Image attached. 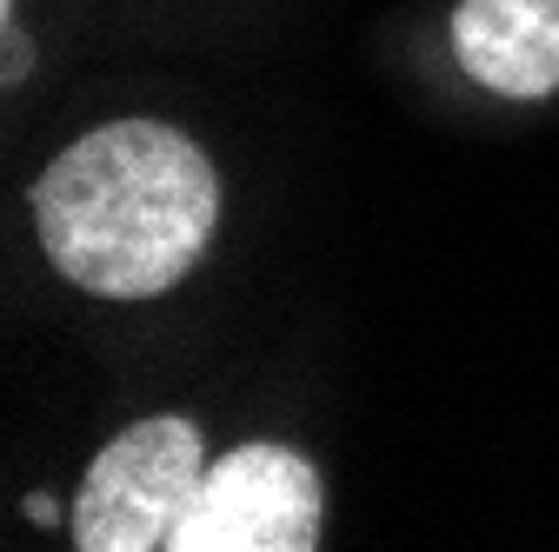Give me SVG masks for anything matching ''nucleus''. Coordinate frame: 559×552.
<instances>
[{
    "instance_id": "obj_3",
    "label": "nucleus",
    "mask_w": 559,
    "mask_h": 552,
    "mask_svg": "<svg viewBox=\"0 0 559 552\" xmlns=\"http://www.w3.org/2000/svg\"><path fill=\"white\" fill-rule=\"evenodd\" d=\"M320 539V479L287 446H234L206 466L174 552H307Z\"/></svg>"
},
{
    "instance_id": "obj_1",
    "label": "nucleus",
    "mask_w": 559,
    "mask_h": 552,
    "mask_svg": "<svg viewBox=\"0 0 559 552\" xmlns=\"http://www.w3.org/2000/svg\"><path fill=\"white\" fill-rule=\"evenodd\" d=\"M221 214L206 154L160 120H114L74 141L34 187L47 260L107 300L167 293Z\"/></svg>"
},
{
    "instance_id": "obj_4",
    "label": "nucleus",
    "mask_w": 559,
    "mask_h": 552,
    "mask_svg": "<svg viewBox=\"0 0 559 552\" xmlns=\"http://www.w3.org/2000/svg\"><path fill=\"white\" fill-rule=\"evenodd\" d=\"M453 47L479 87L539 100L559 87V0H466L453 14Z\"/></svg>"
},
{
    "instance_id": "obj_2",
    "label": "nucleus",
    "mask_w": 559,
    "mask_h": 552,
    "mask_svg": "<svg viewBox=\"0 0 559 552\" xmlns=\"http://www.w3.org/2000/svg\"><path fill=\"white\" fill-rule=\"evenodd\" d=\"M200 433L187 420L127 427L87 472L74 506V545L87 552H154L174 545L200 493Z\"/></svg>"
}]
</instances>
